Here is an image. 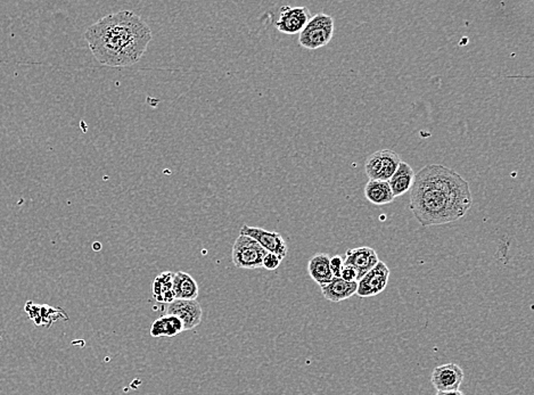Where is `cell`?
Returning <instances> with one entry per match:
<instances>
[{"label": "cell", "mask_w": 534, "mask_h": 395, "mask_svg": "<svg viewBox=\"0 0 534 395\" xmlns=\"http://www.w3.org/2000/svg\"><path fill=\"white\" fill-rule=\"evenodd\" d=\"M472 204L468 181L455 170L428 164L415 174L409 209L423 227L457 221L466 216Z\"/></svg>", "instance_id": "6da1fadb"}, {"label": "cell", "mask_w": 534, "mask_h": 395, "mask_svg": "<svg viewBox=\"0 0 534 395\" xmlns=\"http://www.w3.org/2000/svg\"><path fill=\"white\" fill-rule=\"evenodd\" d=\"M95 59L112 68L139 62L152 40V30L142 16L124 9L99 18L85 32Z\"/></svg>", "instance_id": "7a4b0ae2"}, {"label": "cell", "mask_w": 534, "mask_h": 395, "mask_svg": "<svg viewBox=\"0 0 534 395\" xmlns=\"http://www.w3.org/2000/svg\"><path fill=\"white\" fill-rule=\"evenodd\" d=\"M334 35V18L325 13L311 16L300 35L298 44L305 49H319L329 44Z\"/></svg>", "instance_id": "3957f363"}, {"label": "cell", "mask_w": 534, "mask_h": 395, "mask_svg": "<svg viewBox=\"0 0 534 395\" xmlns=\"http://www.w3.org/2000/svg\"><path fill=\"white\" fill-rule=\"evenodd\" d=\"M268 252L263 250L260 244L255 242L251 237L239 233V236L233 245L231 261L236 268H262L263 257Z\"/></svg>", "instance_id": "277c9868"}, {"label": "cell", "mask_w": 534, "mask_h": 395, "mask_svg": "<svg viewBox=\"0 0 534 395\" xmlns=\"http://www.w3.org/2000/svg\"><path fill=\"white\" fill-rule=\"evenodd\" d=\"M401 161V157L391 150L375 152L367 159L365 166L367 177L369 180L389 181Z\"/></svg>", "instance_id": "5b68a950"}, {"label": "cell", "mask_w": 534, "mask_h": 395, "mask_svg": "<svg viewBox=\"0 0 534 395\" xmlns=\"http://www.w3.org/2000/svg\"><path fill=\"white\" fill-rule=\"evenodd\" d=\"M241 235L251 237L255 242L260 244L263 250H266L268 253L276 254L278 257H286L289 248L286 242L283 238L281 233L276 231H269L260 227H250L248 224H244L241 228Z\"/></svg>", "instance_id": "8992f818"}, {"label": "cell", "mask_w": 534, "mask_h": 395, "mask_svg": "<svg viewBox=\"0 0 534 395\" xmlns=\"http://www.w3.org/2000/svg\"><path fill=\"white\" fill-rule=\"evenodd\" d=\"M389 278L390 269L383 261H378L377 265L358 281L356 294L360 298H372L381 294L387 288Z\"/></svg>", "instance_id": "52a82bcc"}, {"label": "cell", "mask_w": 534, "mask_h": 395, "mask_svg": "<svg viewBox=\"0 0 534 395\" xmlns=\"http://www.w3.org/2000/svg\"><path fill=\"white\" fill-rule=\"evenodd\" d=\"M310 11L304 6H283L276 22V29L284 35H300L308 22L310 21Z\"/></svg>", "instance_id": "ba28073f"}, {"label": "cell", "mask_w": 534, "mask_h": 395, "mask_svg": "<svg viewBox=\"0 0 534 395\" xmlns=\"http://www.w3.org/2000/svg\"><path fill=\"white\" fill-rule=\"evenodd\" d=\"M166 315L181 319L183 332L192 331L201 324L203 310L196 300H174L166 308Z\"/></svg>", "instance_id": "9c48e42d"}, {"label": "cell", "mask_w": 534, "mask_h": 395, "mask_svg": "<svg viewBox=\"0 0 534 395\" xmlns=\"http://www.w3.org/2000/svg\"><path fill=\"white\" fill-rule=\"evenodd\" d=\"M377 253L375 250L368 246L351 248L346 253V257L343 259V266L350 267L357 274V283L361 278L370 272L377 265Z\"/></svg>", "instance_id": "30bf717a"}, {"label": "cell", "mask_w": 534, "mask_h": 395, "mask_svg": "<svg viewBox=\"0 0 534 395\" xmlns=\"http://www.w3.org/2000/svg\"><path fill=\"white\" fill-rule=\"evenodd\" d=\"M463 370L456 363H446L434 368L431 383L437 392L459 391L463 381Z\"/></svg>", "instance_id": "8fae6325"}, {"label": "cell", "mask_w": 534, "mask_h": 395, "mask_svg": "<svg viewBox=\"0 0 534 395\" xmlns=\"http://www.w3.org/2000/svg\"><path fill=\"white\" fill-rule=\"evenodd\" d=\"M322 288V296L328 301L339 303V302L346 301L348 298L353 296L357 293V281H343L342 278H333L329 283L325 284L320 286Z\"/></svg>", "instance_id": "7c38bea8"}, {"label": "cell", "mask_w": 534, "mask_h": 395, "mask_svg": "<svg viewBox=\"0 0 534 395\" xmlns=\"http://www.w3.org/2000/svg\"><path fill=\"white\" fill-rule=\"evenodd\" d=\"M329 261H331V257L328 254L317 253L308 263V272L313 281L318 284L319 286L329 283L334 278Z\"/></svg>", "instance_id": "4fadbf2b"}, {"label": "cell", "mask_w": 534, "mask_h": 395, "mask_svg": "<svg viewBox=\"0 0 534 395\" xmlns=\"http://www.w3.org/2000/svg\"><path fill=\"white\" fill-rule=\"evenodd\" d=\"M415 171L408 163L401 161L399 164L396 171L393 174L392 177L389 179L391 190H392L394 198L402 196L407 192H411L413 186V178H415Z\"/></svg>", "instance_id": "5bb4252c"}, {"label": "cell", "mask_w": 534, "mask_h": 395, "mask_svg": "<svg viewBox=\"0 0 534 395\" xmlns=\"http://www.w3.org/2000/svg\"><path fill=\"white\" fill-rule=\"evenodd\" d=\"M174 293L176 300H196L198 298V283L187 272H178L174 274Z\"/></svg>", "instance_id": "9a60e30c"}, {"label": "cell", "mask_w": 534, "mask_h": 395, "mask_svg": "<svg viewBox=\"0 0 534 395\" xmlns=\"http://www.w3.org/2000/svg\"><path fill=\"white\" fill-rule=\"evenodd\" d=\"M174 272H161L154 279L152 292L155 301L159 303L170 304L176 300L174 293Z\"/></svg>", "instance_id": "2e32d148"}, {"label": "cell", "mask_w": 534, "mask_h": 395, "mask_svg": "<svg viewBox=\"0 0 534 395\" xmlns=\"http://www.w3.org/2000/svg\"><path fill=\"white\" fill-rule=\"evenodd\" d=\"M365 196L370 203L375 205H387L392 203L396 198L389 183L381 180H369L365 187Z\"/></svg>", "instance_id": "e0dca14e"}, {"label": "cell", "mask_w": 534, "mask_h": 395, "mask_svg": "<svg viewBox=\"0 0 534 395\" xmlns=\"http://www.w3.org/2000/svg\"><path fill=\"white\" fill-rule=\"evenodd\" d=\"M183 332V326L181 319L171 315H164L153 322L150 333L153 337H174Z\"/></svg>", "instance_id": "ac0fdd59"}, {"label": "cell", "mask_w": 534, "mask_h": 395, "mask_svg": "<svg viewBox=\"0 0 534 395\" xmlns=\"http://www.w3.org/2000/svg\"><path fill=\"white\" fill-rule=\"evenodd\" d=\"M281 261H283V259L276 254L267 253L263 257L262 268L267 269L269 272H272V270L279 268Z\"/></svg>", "instance_id": "d6986e66"}, {"label": "cell", "mask_w": 534, "mask_h": 395, "mask_svg": "<svg viewBox=\"0 0 534 395\" xmlns=\"http://www.w3.org/2000/svg\"><path fill=\"white\" fill-rule=\"evenodd\" d=\"M329 266H331L333 277L341 278V272H342L343 269V257L341 255H335V257H331Z\"/></svg>", "instance_id": "ffe728a7"}, {"label": "cell", "mask_w": 534, "mask_h": 395, "mask_svg": "<svg viewBox=\"0 0 534 395\" xmlns=\"http://www.w3.org/2000/svg\"><path fill=\"white\" fill-rule=\"evenodd\" d=\"M341 278H342L343 281H348V283L357 281V274L350 267L343 266L342 272H341Z\"/></svg>", "instance_id": "44dd1931"}, {"label": "cell", "mask_w": 534, "mask_h": 395, "mask_svg": "<svg viewBox=\"0 0 534 395\" xmlns=\"http://www.w3.org/2000/svg\"><path fill=\"white\" fill-rule=\"evenodd\" d=\"M435 395H463L461 391H447V392H437Z\"/></svg>", "instance_id": "7402d4cb"}]
</instances>
